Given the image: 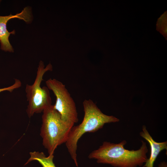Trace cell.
Instances as JSON below:
<instances>
[{"instance_id": "cell-7", "label": "cell", "mask_w": 167, "mask_h": 167, "mask_svg": "<svg viewBox=\"0 0 167 167\" xmlns=\"http://www.w3.org/2000/svg\"><path fill=\"white\" fill-rule=\"evenodd\" d=\"M140 136L149 143L150 148V155L142 167H153L154 162L160 153L164 149L167 150V141L157 142L155 141L146 129V126H142Z\"/></svg>"}, {"instance_id": "cell-5", "label": "cell", "mask_w": 167, "mask_h": 167, "mask_svg": "<svg viewBox=\"0 0 167 167\" xmlns=\"http://www.w3.org/2000/svg\"><path fill=\"white\" fill-rule=\"evenodd\" d=\"M46 87L51 90L56 98L54 109L60 114L62 120L72 128L79 120L75 102L65 85L55 79L46 81Z\"/></svg>"}, {"instance_id": "cell-1", "label": "cell", "mask_w": 167, "mask_h": 167, "mask_svg": "<svg viewBox=\"0 0 167 167\" xmlns=\"http://www.w3.org/2000/svg\"><path fill=\"white\" fill-rule=\"evenodd\" d=\"M142 145L136 150L126 149V141L123 140L115 143L104 141L99 148L89 155V159L96 160L98 163L106 164L114 167H137L142 166L147 160L148 149L146 143L141 141Z\"/></svg>"}, {"instance_id": "cell-3", "label": "cell", "mask_w": 167, "mask_h": 167, "mask_svg": "<svg viewBox=\"0 0 167 167\" xmlns=\"http://www.w3.org/2000/svg\"><path fill=\"white\" fill-rule=\"evenodd\" d=\"M40 135L42 144L49 155H54L57 147L66 142L71 128L62 119L51 105L42 112Z\"/></svg>"}, {"instance_id": "cell-8", "label": "cell", "mask_w": 167, "mask_h": 167, "mask_svg": "<svg viewBox=\"0 0 167 167\" xmlns=\"http://www.w3.org/2000/svg\"><path fill=\"white\" fill-rule=\"evenodd\" d=\"M29 154L30 157L24 165L32 161H36L43 167H56L53 161L54 155H49L46 156L43 152L36 151L31 152Z\"/></svg>"}, {"instance_id": "cell-9", "label": "cell", "mask_w": 167, "mask_h": 167, "mask_svg": "<svg viewBox=\"0 0 167 167\" xmlns=\"http://www.w3.org/2000/svg\"><path fill=\"white\" fill-rule=\"evenodd\" d=\"M21 85V81L19 79H15V82L12 85L7 87L0 88V92L6 91L11 92L15 89L20 88Z\"/></svg>"}, {"instance_id": "cell-6", "label": "cell", "mask_w": 167, "mask_h": 167, "mask_svg": "<svg viewBox=\"0 0 167 167\" xmlns=\"http://www.w3.org/2000/svg\"><path fill=\"white\" fill-rule=\"evenodd\" d=\"M17 18L23 19L26 23L30 22L32 19V15L31 9L27 7L20 13L15 15L10 14L9 15L0 16V43L1 49L5 51L14 52L13 49L11 44L9 40L11 34H15V31L13 30L9 32L7 30L6 24L10 19Z\"/></svg>"}, {"instance_id": "cell-10", "label": "cell", "mask_w": 167, "mask_h": 167, "mask_svg": "<svg viewBox=\"0 0 167 167\" xmlns=\"http://www.w3.org/2000/svg\"><path fill=\"white\" fill-rule=\"evenodd\" d=\"M158 167H167V164L165 161H163L159 164Z\"/></svg>"}, {"instance_id": "cell-4", "label": "cell", "mask_w": 167, "mask_h": 167, "mask_svg": "<svg viewBox=\"0 0 167 167\" xmlns=\"http://www.w3.org/2000/svg\"><path fill=\"white\" fill-rule=\"evenodd\" d=\"M52 68L50 63L45 67L43 62L41 61L33 83L32 85L27 84L26 86L25 91L28 103L26 112L29 118L35 113L42 112L52 105L49 90L47 87H41V85L45 74L48 71H52Z\"/></svg>"}, {"instance_id": "cell-11", "label": "cell", "mask_w": 167, "mask_h": 167, "mask_svg": "<svg viewBox=\"0 0 167 167\" xmlns=\"http://www.w3.org/2000/svg\"><path fill=\"white\" fill-rule=\"evenodd\" d=\"M1 0H0V2H1Z\"/></svg>"}, {"instance_id": "cell-2", "label": "cell", "mask_w": 167, "mask_h": 167, "mask_svg": "<svg viewBox=\"0 0 167 167\" xmlns=\"http://www.w3.org/2000/svg\"><path fill=\"white\" fill-rule=\"evenodd\" d=\"M84 116L82 122L73 126L69 133L65 143L72 159L78 167L76 151L77 143L80 138L86 132H94L103 128L106 123L115 122L119 120L113 116L103 113L91 99L85 100L83 102Z\"/></svg>"}]
</instances>
